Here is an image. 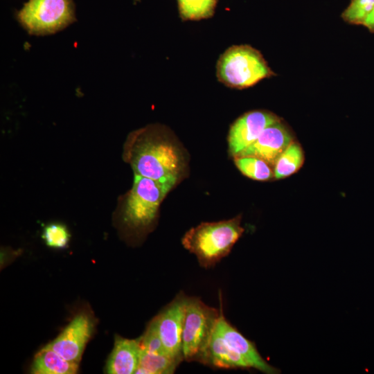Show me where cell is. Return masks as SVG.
Returning a JSON list of instances; mask_svg holds the SVG:
<instances>
[{"mask_svg":"<svg viewBox=\"0 0 374 374\" xmlns=\"http://www.w3.org/2000/svg\"><path fill=\"white\" fill-rule=\"evenodd\" d=\"M124 154L136 175L172 186L181 176L180 150L158 127L149 126L132 132Z\"/></svg>","mask_w":374,"mask_h":374,"instance_id":"1","label":"cell"},{"mask_svg":"<svg viewBox=\"0 0 374 374\" xmlns=\"http://www.w3.org/2000/svg\"><path fill=\"white\" fill-rule=\"evenodd\" d=\"M244 231L241 215L228 220L202 222L186 232L181 243L196 256L201 267L208 269L229 255Z\"/></svg>","mask_w":374,"mask_h":374,"instance_id":"2","label":"cell"},{"mask_svg":"<svg viewBox=\"0 0 374 374\" xmlns=\"http://www.w3.org/2000/svg\"><path fill=\"white\" fill-rule=\"evenodd\" d=\"M220 312L221 309L207 305L198 297H188L182 332L184 360L204 364Z\"/></svg>","mask_w":374,"mask_h":374,"instance_id":"3","label":"cell"},{"mask_svg":"<svg viewBox=\"0 0 374 374\" xmlns=\"http://www.w3.org/2000/svg\"><path fill=\"white\" fill-rule=\"evenodd\" d=\"M273 74L262 55L247 46H234L220 57L217 75L225 85L244 89L256 84Z\"/></svg>","mask_w":374,"mask_h":374,"instance_id":"4","label":"cell"},{"mask_svg":"<svg viewBox=\"0 0 374 374\" xmlns=\"http://www.w3.org/2000/svg\"><path fill=\"white\" fill-rule=\"evenodd\" d=\"M173 187L134 174L133 186L123 209V219L125 225L139 231L151 227L161 203Z\"/></svg>","mask_w":374,"mask_h":374,"instance_id":"5","label":"cell"},{"mask_svg":"<svg viewBox=\"0 0 374 374\" xmlns=\"http://www.w3.org/2000/svg\"><path fill=\"white\" fill-rule=\"evenodd\" d=\"M17 19L30 35L55 33L75 20L74 4L73 0H28Z\"/></svg>","mask_w":374,"mask_h":374,"instance_id":"6","label":"cell"},{"mask_svg":"<svg viewBox=\"0 0 374 374\" xmlns=\"http://www.w3.org/2000/svg\"><path fill=\"white\" fill-rule=\"evenodd\" d=\"M95 323L91 313L79 312L61 333L46 346L65 359L80 363L84 348L93 332Z\"/></svg>","mask_w":374,"mask_h":374,"instance_id":"7","label":"cell"},{"mask_svg":"<svg viewBox=\"0 0 374 374\" xmlns=\"http://www.w3.org/2000/svg\"><path fill=\"white\" fill-rule=\"evenodd\" d=\"M188 296L183 292L175 297L155 316L159 333L166 353L181 361L182 332L186 307Z\"/></svg>","mask_w":374,"mask_h":374,"instance_id":"8","label":"cell"},{"mask_svg":"<svg viewBox=\"0 0 374 374\" xmlns=\"http://www.w3.org/2000/svg\"><path fill=\"white\" fill-rule=\"evenodd\" d=\"M279 120L265 111L249 112L238 118L231 126L228 135L230 154L236 157L253 143L267 127Z\"/></svg>","mask_w":374,"mask_h":374,"instance_id":"9","label":"cell"},{"mask_svg":"<svg viewBox=\"0 0 374 374\" xmlns=\"http://www.w3.org/2000/svg\"><path fill=\"white\" fill-rule=\"evenodd\" d=\"M293 141L291 132L279 120L267 127L253 143L236 157H256L274 168L278 157Z\"/></svg>","mask_w":374,"mask_h":374,"instance_id":"10","label":"cell"},{"mask_svg":"<svg viewBox=\"0 0 374 374\" xmlns=\"http://www.w3.org/2000/svg\"><path fill=\"white\" fill-rule=\"evenodd\" d=\"M222 310L221 308L215 330L223 337L229 346L247 362L250 368H254L265 373H277V370L267 364L260 356L253 343L245 338L229 323Z\"/></svg>","mask_w":374,"mask_h":374,"instance_id":"11","label":"cell"},{"mask_svg":"<svg viewBox=\"0 0 374 374\" xmlns=\"http://www.w3.org/2000/svg\"><path fill=\"white\" fill-rule=\"evenodd\" d=\"M141 349L138 338L130 339L116 336L105 371L109 374H132L136 371Z\"/></svg>","mask_w":374,"mask_h":374,"instance_id":"12","label":"cell"},{"mask_svg":"<svg viewBox=\"0 0 374 374\" xmlns=\"http://www.w3.org/2000/svg\"><path fill=\"white\" fill-rule=\"evenodd\" d=\"M204 365L226 369L250 368L247 362L229 346L215 329L207 348Z\"/></svg>","mask_w":374,"mask_h":374,"instance_id":"13","label":"cell"},{"mask_svg":"<svg viewBox=\"0 0 374 374\" xmlns=\"http://www.w3.org/2000/svg\"><path fill=\"white\" fill-rule=\"evenodd\" d=\"M79 363L69 362L45 346L35 356L30 367L33 374H74Z\"/></svg>","mask_w":374,"mask_h":374,"instance_id":"14","label":"cell"},{"mask_svg":"<svg viewBox=\"0 0 374 374\" xmlns=\"http://www.w3.org/2000/svg\"><path fill=\"white\" fill-rule=\"evenodd\" d=\"M181 362L166 353H150L141 350L139 367L135 373L172 374Z\"/></svg>","mask_w":374,"mask_h":374,"instance_id":"15","label":"cell"},{"mask_svg":"<svg viewBox=\"0 0 374 374\" xmlns=\"http://www.w3.org/2000/svg\"><path fill=\"white\" fill-rule=\"evenodd\" d=\"M303 162V149L299 143L293 141L277 159L273 168L274 178L280 179L296 173Z\"/></svg>","mask_w":374,"mask_h":374,"instance_id":"16","label":"cell"},{"mask_svg":"<svg viewBox=\"0 0 374 374\" xmlns=\"http://www.w3.org/2000/svg\"><path fill=\"white\" fill-rule=\"evenodd\" d=\"M235 163L245 176L256 181H269L274 178L273 168L264 160L253 156L234 157Z\"/></svg>","mask_w":374,"mask_h":374,"instance_id":"17","label":"cell"},{"mask_svg":"<svg viewBox=\"0 0 374 374\" xmlns=\"http://www.w3.org/2000/svg\"><path fill=\"white\" fill-rule=\"evenodd\" d=\"M182 19L199 20L213 15L217 0H177Z\"/></svg>","mask_w":374,"mask_h":374,"instance_id":"18","label":"cell"},{"mask_svg":"<svg viewBox=\"0 0 374 374\" xmlns=\"http://www.w3.org/2000/svg\"><path fill=\"white\" fill-rule=\"evenodd\" d=\"M138 339L141 350L150 353H166L159 333L155 317L150 321L144 333Z\"/></svg>","mask_w":374,"mask_h":374,"instance_id":"19","label":"cell"},{"mask_svg":"<svg viewBox=\"0 0 374 374\" xmlns=\"http://www.w3.org/2000/svg\"><path fill=\"white\" fill-rule=\"evenodd\" d=\"M42 237L48 247L64 249L69 243L70 233L65 225L52 223L44 228Z\"/></svg>","mask_w":374,"mask_h":374,"instance_id":"20","label":"cell"},{"mask_svg":"<svg viewBox=\"0 0 374 374\" xmlns=\"http://www.w3.org/2000/svg\"><path fill=\"white\" fill-rule=\"evenodd\" d=\"M374 9V0H352L342 14L343 19L348 23L362 24Z\"/></svg>","mask_w":374,"mask_h":374,"instance_id":"21","label":"cell"},{"mask_svg":"<svg viewBox=\"0 0 374 374\" xmlns=\"http://www.w3.org/2000/svg\"><path fill=\"white\" fill-rule=\"evenodd\" d=\"M363 25L365 26L371 32L374 33V9L366 17Z\"/></svg>","mask_w":374,"mask_h":374,"instance_id":"22","label":"cell"}]
</instances>
